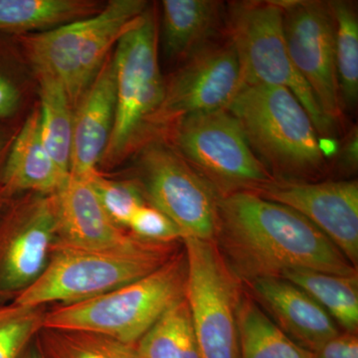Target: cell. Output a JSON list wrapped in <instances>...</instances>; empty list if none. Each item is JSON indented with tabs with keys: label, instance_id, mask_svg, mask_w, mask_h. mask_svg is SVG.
I'll use <instances>...</instances> for the list:
<instances>
[{
	"label": "cell",
	"instance_id": "cell-1",
	"mask_svg": "<svg viewBox=\"0 0 358 358\" xmlns=\"http://www.w3.org/2000/svg\"><path fill=\"white\" fill-rule=\"evenodd\" d=\"M214 243L242 284L291 271L357 275V268L307 218L258 193L219 200Z\"/></svg>",
	"mask_w": 358,
	"mask_h": 358
},
{
	"label": "cell",
	"instance_id": "cell-2",
	"mask_svg": "<svg viewBox=\"0 0 358 358\" xmlns=\"http://www.w3.org/2000/svg\"><path fill=\"white\" fill-rule=\"evenodd\" d=\"M250 148L275 179L312 181L326 157L312 117L284 87L243 85L227 109Z\"/></svg>",
	"mask_w": 358,
	"mask_h": 358
},
{
	"label": "cell",
	"instance_id": "cell-3",
	"mask_svg": "<svg viewBox=\"0 0 358 358\" xmlns=\"http://www.w3.org/2000/svg\"><path fill=\"white\" fill-rule=\"evenodd\" d=\"M178 244L141 239L122 248L84 249L56 243L43 274L13 301L42 308L96 298L155 272L178 253Z\"/></svg>",
	"mask_w": 358,
	"mask_h": 358
},
{
	"label": "cell",
	"instance_id": "cell-4",
	"mask_svg": "<svg viewBox=\"0 0 358 358\" xmlns=\"http://www.w3.org/2000/svg\"><path fill=\"white\" fill-rule=\"evenodd\" d=\"M186 279L185 252L179 250L145 277L45 313L43 327L90 331L136 345L169 308L185 298Z\"/></svg>",
	"mask_w": 358,
	"mask_h": 358
},
{
	"label": "cell",
	"instance_id": "cell-5",
	"mask_svg": "<svg viewBox=\"0 0 358 358\" xmlns=\"http://www.w3.org/2000/svg\"><path fill=\"white\" fill-rule=\"evenodd\" d=\"M148 10L143 0H112L99 13L22 38L35 72L57 79L77 108L110 51Z\"/></svg>",
	"mask_w": 358,
	"mask_h": 358
},
{
	"label": "cell",
	"instance_id": "cell-6",
	"mask_svg": "<svg viewBox=\"0 0 358 358\" xmlns=\"http://www.w3.org/2000/svg\"><path fill=\"white\" fill-rule=\"evenodd\" d=\"M282 7L278 1H241L230 4L227 38L241 71L243 85L284 87L298 98L312 117L317 134L333 133L334 122L322 112L312 89L289 58Z\"/></svg>",
	"mask_w": 358,
	"mask_h": 358
},
{
	"label": "cell",
	"instance_id": "cell-7",
	"mask_svg": "<svg viewBox=\"0 0 358 358\" xmlns=\"http://www.w3.org/2000/svg\"><path fill=\"white\" fill-rule=\"evenodd\" d=\"M115 112L103 159H120L138 143L164 100L166 83L159 70V29L145 11L115 45Z\"/></svg>",
	"mask_w": 358,
	"mask_h": 358
},
{
	"label": "cell",
	"instance_id": "cell-8",
	"mask_svg": "<svg viewBox=\"0 0 358 358\" xmlns=\"http://www.w3.org/2000/svg\"><path fill=\"white\" fill-rule=\"evenodd\" d=\"M173 126L174 150L220 197L257 192L275 180L250 148L239 122L227 110L189 115Z\"/></svg>",
	"mask_w": 358,
	"mask_h": 358
},
{
	"label": "cell",
	"instance_id": "cell-9",
	"mask_svg": "<svg viewBox=\"0 0 358 358\" xmlns=\"http://www.w3.org/2000/svg\"><path fill=\"white\" fill-rule=\"evenodd\" d=\"M187 262L185 301L199 358H240L237 307L243 284L214 241L183 238Z\"/></svg>",
	"mask_w": 358,
	"mask_h": 358
},
{
	"label": "cell",
	"instance_id": "cell-10",
	"mask_svg": "<svg viewBox=\"0 0 358 358\" xmlns=\"http://www.w3.org/2000/svg\"><path fill=\"white\" fill-rule=\"evenodd\" d=\"M140 164L148 203L178 226L182 239L214 241L221 199L215 188L166 143L148 145Z\"/></svg>",
	"mask_w": 358,
	"mask_h": 358
},
{
	"label": "cell",
	"instance_id": "cell-11",
	"mask_svg": "<svg viewBox=\"0 0 358 358\" xmlns=\"http://www.w3.org/2000/svg\"><path fill=\"white\" fill-rule=\"evenodd\" d=\"M243 86L239 61L229 39L212 40L186 59L166 84L164 100L150 128L171 126L189 115L227 109Z\"/></svg>",
	"mask_w": 358,
	"mask_h": 358
},
{
	"label": "cell",
	"instance_id": "cell-12",
	"mask_svg": "<svg viewBox=\"0 0 358 358\" xmlns=\"http://www.w3.org/2000/svg\"><path fill=\"white\" fill-rule=\"evenodd\" d=\"M289 58L324 114L336 124L343 103L336 64V27L329 2L278 1Z\"/></svg>",
	"mask_w": 358,
	"mask_h": 358
},
{
	"label": "cell",
	"instance_id": "cell-13",
	"mask_svg": "<svg viewBox=\"0 0 358 358\" xmlns=\"http://www.w3.org/2000/svg\"><path fill=\"white\" fill-rule=\"evenodd\" d=\"M57 241L53 194L14 205L0 220V299L14 300L34 284Z\"/></svg>",
	"mask_w": 358,
	"mask_h": 358
},
{
	"label": "cell",
	"instance_id": "cell-14",
	"mask_svg": "<svg viewBox=\"0 0 358 358\" xmlns=\"http://www.w3.org/2000/svg\"><path fill=\"white\" fill-rule=\"evenodd\" d=\"M256 193L299 212L357 267V180L317 182L275 179Z\"/></svg>",
	"mask_w": 358,
	"mask_h": 358
},
{
	"label": "cell",
	"instance_id": "cell-15",
	"mask_svg": "<svg viewBox=\"0 0 358 358\" xmlns=\"http://www.w3.org/2000/svg\"><path fill=\"white\" fill-rule=\"evenodd\" d=\"M250 296L292 341L310 352L339 334L336 322L310 294L281 279L245 282Z\"/></svg>",
	"mask_w": 358,
	"mask_h": 358
},
{
	"label": "cell",
	"instance_id": "cell-16",
	"mask_svg": "<svg viewBox=\"0 0 358 358\" xmlns=\"http://www.w3.org/2000/svg\"><path fill=\"white\" fill-rule=\"evenodd\" d=\"M57 243L84 249H114L138 241L103 208L90 179L70 176L53 194Z\"/></svg>",
	"mask_w": 358,
	"mask_h": 358
},
{
	"label": "cell",
	"instance_id": "cell-17",
	"mask_svg": "<svg viewBox=\"0 0 358 358\" xmlns=\"http://www.w3.org/2000/svg\"><path fill=\"white\" fill-rule=\"evenodd\" d=\"M73 120L70 176L90 179L107 150L115 112L113 57H108L83 98Z\"/></svg>",
	"mask_w": 358,
	"mask_h": 358
},
{
	"label": "cell",
	"instance_id": "cell-18",
	"mask_svg": "<svg viewBox=\"0 0 358 358\" xmlns=\"http://www.w3.org/2000/svg\"><path fill=\"white\" fill-rule=\"evenodd\" d=\"M67 179L44 147L39 110H35L11 145L0 176V195L3 199L25 192L52 195Z\"/></svg>",
	"mask_w": 358,
	"mask_h": 358
},
{
	"label": "cell",
	"instance_id": "cell-19",
	"mask_svg": "<svg viewBox=\"0 0 358 358\" xmlns=\"http://www.w3.org/2000/svg\"><path fill=\"white\" fill-rule=\"evenodd\" d=\"M162 40L169 58L187 59L214 40L223 18V6L213 0H164Z\"/></svg>",
	"mask_w": 358,
	"mask_h": 358
},
{
	"label": "cell",
	"instance_id": "cell-20",
	"mask_svg": "<svg viewBox=\"0 0 358 358\" xmlns=\"http://www.w3.org/2000/svg\"><path fill=\"white\" fill-rule=\"evenodd\" d=\"M240 358H315L275 326L244 289L237 307Z\"/></svg>",
	"mask_w": 358,
	"mask_h": 358
},
{
	"label": "cell",
	"instance_id": "cell-21",
	"mask_svg": "<svg viewBox=\"0 0 358 358\" xmlns=\"http://www.w3.org/2000/svg\"><path fill=\"white\" fill-rule=\"evenodd\" d=\"M103 7L89 0H0V32L47 31L89 17Z\"/></svg>",
	"mask_w": 358,
	"mask_h": 358
},
{
	"label": "cell",
	"instance_id": "cell-22",
	"mask_svg": "<svg viewBox=\"0 0 358 358\" xmlns=\"http://www.w3.org/2000/svg\"><path fill=\"white\" fill-rule=\"evenodd\" d=\"M39 83L40 131L44 147L58 171L69 178L73 138V107L64 87L55 78L36 73Z\"/></svg>",
	"mask_w": 358,
	"mask_h": 358
},
{
	"label": "cell",
	"instance_id": "cell-23",
	"mask_svg": "<svg viewBox=\"0 0 358 358\" xmlns=\"http://www.w3.org/2000/svg\"><path fill=\"white\" fill-rule=\"evenodd\" d=\"M282 279L293 282L327 310L348 333L357 334L358 277L317 272L291 271Z\"/></svg>",
	"mask_w": 358,
	"mask_h": 358
},
{
	"label": "cell",
	"instance_id": "cell-24",
	"mask_svg": "<svg viewBox=\"0 0 358 358\" xmlns=\"http://www.w3.org/2000/svg\"><path fill=\"white\" fill-rule=\"evenodd\" d=\"M34 341L43 358H140L136 345L90 331L42 327Z\"/></svg>",
	"mask_w": 358,
	"mask_h": 358
},
{
	"label": "cell",
	"instance_id": "cell-25",
	"mask_svg": "<svg viewBox=\"0 0 358 358\" xmlns=\"http://www.w3.org/2000/svg\"><path fill=\"white\" fill-rule=\"evenodd\" d=\"M136 348L140 358H199L185 298L169 308Z\"/></svg>",
	"mask_w": 358,
	"mask_h": 358
},
{
	"label": "cell",
	"instance_id": "cell-26",
	"mask_svg": "<svg viewBox=\"0 0 358 358\" xmlns=\"http://www.w3.org/2000/svg\"><path fill=\"white\" fill-rule=\"evenodd\" d=\"M336 27V64L343 105L352 107L358 96V20L353 4L329 1Z\"/></svg>",
	"mask_w": 358,
	"mask_h": 358
},
{
	"label": "cell",
	"instance_id": "cell-27",
	"mask_svg": "<svg viewBox=\"0 0 358 358\" xmlns=\"http://www.w3.org/2000/svg\"><path fill=\"white\" fill-rule=\"evenodd\" d=\"M42 308L0 303V358H20L43 327Z\"/></svg>",
	"mask_w": 358,
	"mask_h": 358
},
{
	"label": "cell",
	"instance_id": "cell-28",
	"mask_svg": "<svg viewBox=\"0 0 358 358\" xmlns=\"http://www.w3.org/2000/svg\"><path fill=\"white\" fill-rule=\"evenodd\" d=\"M103 208L119 227L127 230L134 213L148 203L143 188L131 181L113 180L100 173L90 178Z\"/></svg>",
	"mask_w": 358,
	"mask_h": 358
},
{
	"label": "cell",
	"instance_id": "cell-29",
	"mask_svg": "<svg viewBox=\"0 0 358 358\" xmlns=\"http://www.w3.org/2000/svg\"><path fill=\"white\" fill-rule=\"evenodd\" d=\"M127 230L138 239L152 243H176L182 241V233L164 212L145 203L129 221Z\"/></svg>",
	"mask_w": 358,
	"mask_h": 358
},
{
	"label": "cell",
	"instance_id": "cell-30",
	"mask_svg": "<svg viewBox=\"0 0 358 358\" xmlns=\"http://www.w3.org/2000/svg\"><path fill=\"white\" fill-rule=\"evenodd\" d=\"M315 358H358L357 334L339 333L313 352Z\"/></svg>",
	"mask_w": 358,
	"mask_h": 358
},
{
	"label": "cell",
	"instance_id": "cell-31",
	"mask_svg": "<svg viewBox=\"0 0 358 358\" xmlns=\"http://www.w3.org/2000/svg\"><path fill=\"white\" fill-rule=\"evenodd\" d=\"M20 103V90L6 73L0 71V120L13 117Z\"/></svg>",
	"mask_w": 358,
	"mask_h": 358
},
{
	"label": "cell",
	"instance_id": "cell-32",
	"mask_svg": "<svg viewBox=\"0 0 358 358\" xmlns=\"http://www.w3.org/2000/svg\"><path fill=\"white\" fill-rule=\"evenodd\" d=\"M358 136L357 129H353L348 136L343 150H341V164L346 169L355 171L357 169L358 162Z\"/></svg>",
	"mask_w": 358,
	"mask_h": 358
},
{
	"label": "cell",
	"instance_id": "cell-33",
	"mask_svg": "<svg viewBox=\"0 0 358 358\" xmlns=\"http://www.w3.org/2000/svg\"><path fill=\"white\" fill-rule=\"evenodd\" d=\"M20 358H43L42 357L41 353H40L38 348H37L35 341H33L31 345L28 346L27 350L23 352Z\"/></svg>",
	"mask_w": 358,
	"mask_h": 358
},
{
	"label": "cell",
	"instance_id": "cell-34",
	"mask_svg": "<svg viewBox=\"0 0 358 358\" xmlns=\"http://www.w3.org/2000/svg\"><path fill=\"white\" fill-rule=\"evenodd\" d=\"M6 147V140L4 138L3 134L0 133V157H1L2 152H3L4 148Z\"/></svg>",
	"mask_w": 358,
	"mask_h": 358
},
{
	"label": "cell",
	"instance_id": "cell-35",
	"mask_svg": "<svg viewBox=\"0 0 358 358\" xmlns=\"http://www.w3.org/2000/svg\"><path fill=\"white\" fill-rule=\"evenodd\" d=\"M2 199H3V197H2L1 195H0V202H1Z\"/></svg>",
	"mask_w": 358,
	"mask_h": 358
}]
</instances>
